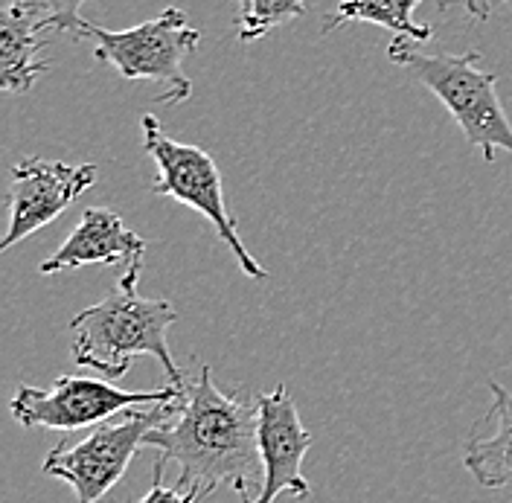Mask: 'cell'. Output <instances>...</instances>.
Listing matches in <instances>:
<instances>
[{"label":"cell","instance_id":"obj_16","mask_svg":"<svg viewBox=\"0 0 512 503\" xmlns=\"http://www.w3.org/2000/svg\"><path fill=\"white\" fill-rule=\"evenodd\" d=\"M163 469H166V466H160V463L152 466V489H149L140 501L134 503H198V498L190 495V492L163 486Z\"/></svg>","mask_w":512,"mask_h":503},{"label":"cell","instance_id":"obj_10","mask_svg":"<svg viewBox=\"0 0 512 503\" xmlns=\"http://www.w3.org/2000/svg\"><path fill=\"white\" fill-rule=\"evenodd\" d=\"M146 256V239L131 233L126 221L108 207H88L82 213L73 233L64 239V245L50 259L41 262V274H62V271H79L85 265H140Z\"/></svg>","mask_w":512,"mask_h":503},{"label":"cell","instance_id":"obj_12","mask_svg":"<svg viewBox=\"0 0 512 503\" xmlns=\"http://www.w3.org/2000/svg\"><path fill=\"white\" fill-rule=\"evenodd\" d=\"M47 30H41L32 18L15 6L0 15V88L6 94H30L35 82L50 73L44 59Z\"/></svg>","mask_w":512,"mask_h":503},{"label":"cell","instance_id":"obj_19","mask_svg":"<svg viewBox=\"0 0 512 503\" xmlns=\"http://www.w3.org/2000/svg\"><path fill=\"white\" fill-rule=\"evenodd\" d=\"M236 3H239V6H242V3H245V0H236Z\"/></svg>","mask_w":512,"mask_h":503},{"label":"cell","instance_id":"obj_9","mask_svg":"<svg viewBox=\"0 0 512 503\" xmlns=\"http://www.w3.org/2000/svg\"><path fill=\"white\" fill-rule=\"evenodd\" d=\"M256 416L262 480L251 503H274L280 495H291L300 503L309 501L312 489L303 477V460L312 448V434L303 428L286 384H277L271 393H256Z\"/></svg>","mask_w":512,"mask_h":503},{"label":"cell","instance_id":"obj_8","mask_svg":"<svg viewBox=\"0 0 512 503\" xmlns=\"http://www.w3.org/2000/svg\"><path fill=\"white\" fill-rule=\"evenodd\" d=\"M99 181L94 163H64V160L24 158L12 169L9 187V230L0 251L15 248L41 227L53 224L64 210Z\"/></svg>","mask_w":512,"mask_h":503},{"label":"cell","instance_id":"obj_18","mask_svg":"<svg viewBox=\"0 0 512 503\" xmlns=\"http://www.w3.org/2000/svg\"><path fill=\"white\" fill-rule=\"evenodd\" d=\"M437 9H440V12H448V0H437Z\"/></svg>","mask_w":512,"mask_h":503},{"label":"cell","instance_id":"obj_1","mask_svg":"<svg viewBox=\"0 0 512 503\" xmlns=\"http://www.w3.org/2000/svg\"><path fill=\"white\" fill-rule=\"evenodd\" d=\"M256 396L245 390L224 393L213 367L201 364L198 378L184 384L178 410L166 425L155 428L146 445L160 457L155 463H178V489L198 501L216 489H233L242 503H251V486L262 469L256 440Z\"/></svg>","mask_w":512,"mask_h":503},{"label":"cell","instance_id":"obj_4","mask_svg":"<svg viewBox=\"0 0 512 503\" xmlns=\"http://www.w3.org/2000/svg\"><path fill=\"white\" fill-rule=\"evenodd\" d=\"M181 393L160 405L123 410L88 428L82 440L59 442L53 451H47L41 472L70 483L76 503L102 501L123 480L134 454L140 451V445H146V437L172 419Z\"/></svg>","mask_w":512,"mask_h":503},{"label":"cell","instance_id":"obj_6","mask_svg":"<svg viewBox=\"0 0 512 503\" xmlns=\"http://www.w3.org/2000/svg\"><path fill=\"white\" fill-rule=\"evenodd\" d=\"M140 126H143V149L158 166V178L152 184V192L201 213L216 227L219 239L230 248L233 259L239 262L242 274L251 280H259V283L268 280V271L245 248V242L236 230V219L227 210L222 172H219L216 160L198 146L178 143V140L166 137L155 114H146L140 120Z\"/></svg>","mask_w":512,"mask_h":503},{"label":"cell","instance_id":"obj_3","mask_svg":"<svg viewBox=\"0 0 512 503\" xmlns=\"http://www.w3.org/2000/svg\"><path fill=\"white\" fill-rule=\"evenodd\" d=\"M387 59L405 67L446 105L466 140L486 163L495 160V152L512 155V123L498 96V79L495 73L480 67L483 56L478 50L457 56L425 53L408 38H393L387 47Z\"/></svg>","mask_w":512,"mask_h":503},{"label":"cell","instance_id":"obj_5","mask_svg":"<svg viewBox=\"0 0 512 503\" xmlns=\"http://www.w3.org/2000/svg\"><path fill=\"white\" fill-rule=\"evenodd\" d=\"M94 41V59L117 67L128 82H155L163 85L158 102L181 105L192 96L190 76L184 62L190 59L201 41V32L187 21V12L178 6L163 9L158 18L131 27V30H102L94 24H82L76 41Z\"/></svg>","mask_w":512,"mask_h":503},{"label":"cell","instance_id":"obj_7","mask_svg":"<svg viewBox=\"0 0 512 503\" xmlns=\"http://www.w3.org/2000/svg\"><path fill=\"white\" fill-rule=\"evenodd\" d=\"M184 387L166 384L158 390H120L114 384L82 376H59L50 387L21 384L9 402V410L24 428L50 431H82L117 416L128 408H146L169 402Z\"/></svg>","mask_w":512,"mask_h":503},{"label":"cell","instance_id":"obj_17","mask_svg":"<svg viewBox=\"0 0 512 503\" xmlns=\"http://www.w3.org/2000/svg\"><path fill=\"white\" fill-rule=\"evenodd\" d=\"M492 3L495 0H466V12L475 18V21H489V15H492ZM507 6H512V0H504Z\"/></svg>","mask_w":512,"mask_h":503},{"label":"cell","instance_id":"obj_14","mask_svg":"<svg viewBox=\"0 0 512 503\" xmlns=\"http://www.w3.org/2000/svg\"><path fill=\"white\" fill-rule=\"evenodd\" d=\"M306 15V0H245L239 6V41L254 44L271 30Z\"/></svg>","mask_w":512,"mask_h":503},{"label":"cell","instance_id":"obj_2","mask_svg":"<svg viewBox=\"0 0 512 503\" xmlns=\"http://www.w3.org/2000/svg\"><path fill=\"white\" fill-rule=\"evenodd\" d=\"M143 262L131 265L120 274V280L105 291V297L70 317V352L79 367H88L99 376L123 378L131 370L137 355L158 358L166 370L169 384L184 387L187 378L178 370L169 349V326L178 320V312L169 300L140 297Z\"/></svg>","mask_w":512,"mask_h":503},{"label":"cell","instance_id":"obj_13","mask_svg":"<svg viewBox=\"0 0 512 503\" xmlns=\"http://www.w3.org/2000/svg\"><path fill=\"white\" fill-rule=\"evenodd\" d=\"M422 0H341L335 12L323 21L320 32L329 35L344 24H379L384 30L393 32V38H408V41H431L434 30L425 24H416L414 9Z\"/></svg>","mask_w":512,"mask_h":503},{"label":"cell","instance_id":"obj_15","mask_svg":"<svg viewBox=\"0 0 512 503\" xmlns=\"http://www.w3.org/2000/svg\"><path fill=\"white\" fill-rule=\"evenodd\" d=\"M85 3L88 0H12L9 6L24 12L41 30L62 32V35H70V41H76L85 24L82 18Z\"/></svg>","mask_w":512,"mask_h":503},{"label":"cell","instance_id":"obj_11","mask_svg":"<svg viewBox=\"0 0 512 503\" xmlns=\"http://www.w3.org/2000/svg\"><path fill=\"white\" fill-rule=\"evenodd\" d=\"M492 408L486 413L489 431H475L466 448L463 463L483 489L512 492V393L501 381H489Z\"/></svg>","mask_w":512,"mask_h":503}]
</instances>
